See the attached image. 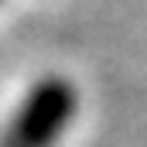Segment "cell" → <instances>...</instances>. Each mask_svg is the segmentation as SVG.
Returning a JSON list of instances; mask_svg holds the SVG:
<instances>
[{
  "instance_id": "cell-1",
  "label": "cell",
  "mask_w": 147,
  "mask_h": 147,
  "mask_svg": "<svg viewBox=\"0 0 147 147\" xmlns=\"http://www.w3.org/2000/svg\"><path fill=\"white\" fill-rule=\"evenodd\" d=\"M75 110H79L75 86L62 75H45L28 89L17 113L3 127L0 147H55L69 130Z\"/></svg>"
}]
</instances>
